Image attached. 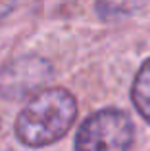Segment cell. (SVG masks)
<instances>
[{
    "label": "cell",
    "mask_w": 150,
    "mask_h": 151,
    "mask_svg": "<svg viewBox=\"0 0 150 151\" xmlns=\"http://www.w3.org/2000/svg\"><path fill=\"white\" fill-rule=\"evenodd\" d=\"M77 100L62 86L41 90L17 113L14 134L21 145L41 149L60 142L77 119Z\"/></svg>",
    "instance_id": "6da1fadb"
},
{
    "label": "cell",
    "mask_w": 150,
    "mask_h": 151,
    "mask_svg": "<svg viewBox=\"0 0 150 151\" xmlns=\"http://www.w3.org/2000/svg\"><path fill=\"white\" fill-rule=\"evenodd\" d=\"M135 142V124L125 111L104 107L79 124L73 140L75 151H129Z\"/></svg>",
    "instance_id": "7a4b0ae2"
},
{
    "label": "cell",
    "mask_w": 150,
    "mask_h": 151,
    "mask_svg": "<svg viewBox=\"0 0 150 151\" xmlns=\"http://www.w3.org/2000/svg\"><path fill=\"white\" fill-rule=\"evenodd\" d=\"M52 75V65L39 55H23L0 67V98L19 100L39 90Z\"/></svg>",
    "instance_id": "3957f363"
},
{
    "label": "cell",
    "mask_w": 150,
    "mask_h": 151,
    "mask_svg": "<svg viewBox=\"0 0 150 151\" xmlns=\"http://www.w3.org/2000/svg\"><path fill=\"white\" fill-rule=\"evenodd\" d=\"M131 103L137 113L150 124V58L139 67L131 84Z\"/></svg>",
    "instance_id": "277c9868"
},
{
    "label": "cell",
    "mask_w": 150,
    "mask_h": 151,
    "mask_svg": "<svg viewBox=\"0 0 150 151\" xmlns=\"http://www.w3.org/2000/svg\"><path fill=\"white\" fill-rule=\"evenodd\" d=\"M96 12H98V15H100L102 19H106L110 14H116L117 15V12H119L121 15H127V12L131 10V6L129 4H96Z\"/></svg>",
    "instance_id": "5b68a950"
},
{
    "label": "cell",
    "mask_w": 150,
    "mask_h": 151,
    "mask_svg": "<svg viewBox=\"0 0 150 151\" xmlns=\"http://www.w3.org/2000/svg\"><path fill=\"white\" fill-rule=\"evenodd\" d=\"M17 8V2H0V23Z\"/></svg>",
    "instance_id": "8992f818"
}]
</instances>
